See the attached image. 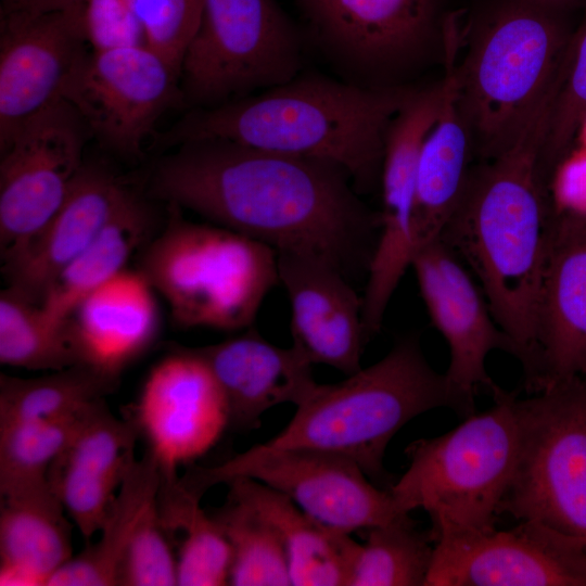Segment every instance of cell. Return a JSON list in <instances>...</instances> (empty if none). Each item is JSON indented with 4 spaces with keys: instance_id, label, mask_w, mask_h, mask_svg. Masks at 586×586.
Returning a JSON list of instances; mask_svg holds the SVG:
<instances>
[{
    "instance_id": "2e32d148",
    "label": "cell",
    "mask_w": 586,
    "mask_h": 586,
    "mask_svg": "<svg viewBox=\"0 0 586 586\" xmlns=\"http://www.w3.org/2000/svg\"><path fill=\"white\" fill-rule=\"evenodd\" d=\"M131 420L160 470L177 472L220 438L228 409L206 364L190 347H176L149 372Z\"/></svg>"
},
{
    "instance_id": "83f0119b",
    "label": "cell",
    "mask_w": 586,
    "mask_h": 586,
    "mask_svg": "<svg viewBox=\"0 0 586 586\" xmlns=\"http://www.w3.org/2000/svg\"><path fill=\"white\" fill-rule=\"evenodd\" d=\"M161 481L157 460L148 450L136 460L120 484L99 538L74 555L46 586L116 585L123 556L146 510L154 504Z\"/></svg>"
},
{
    "instance_id": "7402d4cb",
    "label": "cell",
    "mask_w": 586,
    "mask_h": 586,
    "mask_svg": "<svg viewBox=\"0 0 586 586\" xmlns=\"http://www.w3.org/2000/svg\"><path fill=\"white\" fill-rule=\"evenodd\" d=\"M225 397L228 429L250 431L270 408L302 404L317 383L311 364L292 345L276 346L255 329L217 344L192 347Z\"/></svg>"
},
{
    "instance_id": "8d00e7d4",
    "label": "cell",
    "mask_w": 586,
    "mask_h": 586,
    "mask_svg": "<svg viewBox=\"0 0 586 586\" xmlns=\"http://www.w3.org/2000/svg\"><path fill=\"white\" fill-rule=\"evenodd\" d=\"M116 585H177V558L161 522L156 499L143 514L120 561Z\"/></svg>"
},
{
    "instance_id": "3957f363",
    "label": "cell",
    "mask_w": 586,
    "mask_h": 586,
    "mask_svg": "<svg viewBox=\"0 0 586 586\" xmlns=\"http://www.w3.org/2000/svg\"><path fill=\"white\" fill-rule=\"evenodd\" d=\"M413 91L298 74L258 94L193 109L164 143L219 139L323 160L343 167L356 190H368L381 176L388 126Z\"/></svg>"
},
{
    "instance_id": "603a6c76",
    "label": "cell",
    "mask_w": 586,
    "mask_h": 586,
    "mask_svg": "<svg viewBox=\"0 0 586 586\" xmlns=\"http://www.w3.org/2000/svg\"><path fill=\"white\" fill-rule=\"evenodd\" d=\"M157 295L138 268H126L84 296L66 318L79 361L119 379L160 333Z\"/></svg>"
},
{
    "instance_id": "484cf974",
    "label": "cell",
    "mask_w": 586,
    "mask_h": 586,
    "mask_svg": "<svg viewBox=\"0 0 586 586\" xmlns=\"http://www.w3.org/2000/svg\"><path fill=\"white\" fill-rule=\"evenodd\" d=\"M227 485L278 532L293 586H348L359 545L349 533L318 522L286 496L253 479L238 477Z\"/></svg>"
},
{
    "instance_id": "8992f818",
    "label": "cell",
    "mask_w": 586,
    "mask_h": 586,
    "mask_svg": "<svg viewBox=\"0 0 586 586\" xmlns=\"http://www.w3.org/2000/svg\"><path fill=\"white\" fill-rule=\"evenodd\" d=\"M493 406L467 417L451 431L412 442L409 467L393 483L396 509H423L433 542L496 528L520 450L518 393L497 386Z\"/></svg>"
},
{
    "instance_id": "7a4b0ae2",
    "label": "cell",
    "mask_w": 586,
    "mask_h": 586,
    "mask_svg": "<svg viewBox=\"0 0 586 586\" xmlns=\"http://www.w3.org/2000/svg\"><path fill=\"white\" fill-rule=\"evenodd\" d=\"M553 95L550 88L509 149L470 168L440 238L469 266L518 345L527 390L538 375L535 319L552 218L538 158Z\"/></svg>"
},
{
    "instance_id": "52a82bcc",
    "label": "cell",
    "mask_w": 586,
    "mask_h": 586,
    "mask_svg": "<svg viewBox=\"0 0 586 586\" xmlns=\"http://www.w3.org/2000/svg\"><path fill=\"white\" fill-rule=\"evenodd\" d=\"M165 226L140 251L138 269L180 328H251L279 281L271 246L215 224L183 218L168 204Z\"/></svg>"
},
{
    "instance_id": "ba28073f",
    "label": "cell",
    "mask_w": 586,
    "mask_h": 586,
    "mask_svg": "<svg viewBox=\"0 0 586 586\" xmlns=\"http://www.w3.org/2000/svg\"><path fill=\"white\" fill-rule=\"evenodd\" d=\"M518 413L519 457L499 514L542 523L586 552V378L519 398Z\"/></svg>"
},
{
    "instance_id": "f546056e",
    "label": "cell",
    "mask_w": 586,
    "mask_h": 586,
    "mask_svg": "<svg viewBox=\"0 0 586 586\" xmlns=\"http://www.w3.org/2000/svg\"><path fill=\"white\" fill-rule=\"evenodd\" d=\"M119 379L79 362L37 378L0 374V426L71 417L105 399Z\"/></svg>"
},
{
    "instance_id": "836d02e7",
    "label": "cell",
    "mask_w": 586,
    "mask_h": 586,
    "mask_svg": "<svg viewBox=\"0 0 586 586\" xmlns=\"http://www.w3.org/2000/svg\"><path fill=\"white\" fill-rule=\"evenodd\" d=\"M138 436L132 420L118 419L105 399L98 400L77 415L65 447L51 466L124 480L136 461Z\"/></svg>"
},
{
    "instance_id": "74e56055",
    "label": "cell",
    "mask_w": 586,
    "mask_h": 586,
    "mask_svg": "<svg viewBox=\"0 0 586 586\" xmlns=\"http://www.w3.org/2000/svg\"><path fill=\"white\" fill-rule=\"evenodd\" d=\"M145 46L180 77L186 49L200 23L203 0H132Z\"/></svg>"
},
{
    "instance_id": "30bf717a",
    "label": "cell",
    "mask_w": 586,
    "mask_h": 586,
    "mask_svg": "<svg viewBox=\"0 0 586 586\" xmlns=\"http://www.w3.org/2000/svg\"><path fill=\"white\" fill-rule=\"evenodd\" d=\"M249 477L283 494L318 522L352 534L399 514L388 489L374 484L354 461L331 453L255 445L214 467H193L182 485L202 498L213 486Z\"/></svg>"
},
{
    "instance_id": "4fadbf2b",
    "label": "cell",
    "mask_w": 586,
    "mask_h": 586,
    "mask_svg": "<svg viewBox=\"0 0 586 586\" xmlns=\"http://www.w3.org/2000/svg\"><path fill=\"white\" fill-rule=\"evenodd\" d=\"M298 1L320 48L353 84L385 87L433 38L436 0Z\"/></svg>"
},
{
    "instance_id": "60d3db41",
    "label": "cell",
    "mask_w": 586,
    "mask_h": 586,
    "mask_svg": "<svg viewBox=\"0 0 586 586\" xmlns=\"http://www.w3.org/2000/svg\"><path fill=\"white\" fill-rule=\"evenodd\" d=\"M84 0H23V7L33 14L78 9Z\"/></svg>"
},
{
    "instance_id": "277c9868",
    "label": "cell",
    "mask_w": 586,
    "mask_h": 586,
    "mask_svg": "<svg viewBox=\"0 0 586 586\" xmlns=\"http://www.w3.org/2000/svg\"><path fill=\"white\" fill-rule=\"evenodd\" d=\"M436 408L469 417L474 398L459 392L428 362L418 335L399 339L379 361L334 384H318L271 440L275 447H302L345 457L386 489L383 466L394 435L413 418Z\"/></svg>"
},
{
    "instance_id": "6da1fadb",
    "label": "cell",
    "mask_w": 586,
    "mask_h": 586,
    "mask_svg": "<svg viewBox=\"0 0 586 586\" xmlns=\"http://www.w3.org/2000/svg\"><path fill=\"white\" fill-rule=\"evenodd\" d=\"M353 186L332 162L206 139L164 156L150 193L277 253L324 259L349 280L368 271L380 232Z\"/></svg>"
},
{
    "instance_id": "9c48e42d",
    "label": "cell",
    "mask_w": 586,
    "mask_h": 586,
    "mask_svg": "<svg viewBox=\"0 0 586 586\" xmlns=\"http://www.w3.org/2000/svg\"><path fill=\"white\" fill-rule=\"evenodd\" d=\"M303 47L275 0H203L181 64L183 100L216 106L300 74Z\"/></svg>"
},
{
    "instance_id": "d4e9b609",
    "label": "cell",
    "mask_w": 586,
    "mask_h": 586,
    "mask_svg": "<svg viewBox=\"0 0 586 586\" xmlns=\"http://www.w3.org/2000/svg\"><path fill=\"white\" fill-rule=\"evenodd\" d=\"M0 497V585H46L74 556L62 502L48 479Z\"/></svg>"
},
{
    "instance_id": "4316f807",
    "label": "cell",
    "mask_w": 586,
    "mask_h": 586,
    "mask_svg": "<svg viewBox=\"0 0 586 586\" xmlns=\"http://www.w3.org/2000/svg\"><path fill=\"white\" fill-rule=\"evenodd\" d=\"M155 227L152 208L133 192L51 283L41 302L47 315L55 322H64L84 296L126 269L132 255L157 232Z\"/></svg>"
},
{
    "instance_id": "cb8c5ba5",
    "label": "cell",
    "mask_w": 586,
    "mask_h": 586,
    "mask_svg": "<svg viewBox=\"0 0 586 586\" xmlns=\"http://www.w3.org/2000/svg\"><path fill=\"white\" fill-rule=\"evenodd\" d=\"M444 47L445 93L437 118L423 141L417 167L411 217L413 255L441 238L459 203L470 170L469 163L474 155L470 132L457 104L455 64L458 38L446 36Z\"/></svg>"
},
{
    "instance_id": "ac0fdd59",
    "label": "cell",
    "mask_w": 586,
    "mask_h": 586,
    "mask_svg": "<svg viewBox=\"0 0 586 586\" xmlns=\"http://www.w3.org/2000/svg\"><path fill=\"white\" fill-rule=\"evenodd\" d=\"M0 151L33 115L60 98L62 84L87 50L80 8L33 14L2 11Z\"/></svg>"
},
{
    "instance_id": "9a60e30c",
    "label": "cell",
    "mask_w": 586,
    "mask_h": 586,
    "mask_svg": "<svg viewBox=\"0 0 586 586\" xmlns=\"http://www.w3.org/2000/svg\"><path fill=\"white\" fill-rule=\"evenodd\" d=\"M445 82L415 90L386 131L381 168L380 232L368 268L362 296V321L379 332L388 302L411 265V217L416 175L423 141L435 123Z\"/></svg>"
},
{
    "instance_id": "d6986e66",
    "label": "cell",
    "mask_w": 586,
    "mask_h": 586,
    "mask_svg": "<svg viewBox=\"0 0 586 586\" xmlns=\"http://www.w3.org/2000/svg\"><path fill=\"white\" fill-rule=\"evenodd\" d=\"M533 392L586 378V212L552 213L535 319Z\"/></svg>"
},
{
    "instance_id": "7c38bea8",
    "label": "cell",
    "mask_w": 586,
    "mask_h": 586,
    "mask_svg": "<svg viewBox=\"0 0 586 586\" xmlns=\"http://www.w3.org/2000/svg\"><path fill=\"white\" fill-rule=\"evenodd\" d=\"M90 136L79 114L60 97L28 118L0 151L1 262L56 213L85 164Z\"/></svg>"
},
{
    "instance_id": "5b68a950",
    "label": "cell",
    "mask_w": 586,
    "mask_h": 586,
    "mask_svg": "<svg viewBox=\"0 0 586 586\" xmlns=\"http://www.w3.org/2000/svg\"><path fill=\"white\" fill-rule=\"evenodd\" d=\"M553 8L535 0L502 4L455 64L457 104L481 161L518 140L555 81L572 33Z\"/></svg>"
},
{
    "instance_id": "f1b7e54d",
    "label": "cell",
    "mask_w": 586,
    "mask_h": 586,
    "mask_svg": "<svg viewBox=\"0 0 586 586\" xmlns=\"http://www.w3.org/2000/svg\"><path fill=\"white\" fill-rule=\"evenodd\" d=\"M189 492L178 473H161L156 508L173 546H177V585L229 584L231 548L217 521Z\"/></svg>"
},
{
    "instance_id": "1f68e13d",
    "label": "cell",
    "mask_w": 586,
    "mask_h": 586,
    "mask_svg": "<svg viewBox=\"0 0 586 586\" xmlns=\"http://www.w3.org/2000/svg\"><path fill=\"white\" fill-rule=\"evenodd\" d=\"M348 586H425L434 542L417 527L409 513L364 531Z\"/></svg>"
},
{
    "instance_id": "e575fe53",
    "label": "cell",
    "mask_w": 586,
    "mask_h": 586,
    "mask_svg": "<svg viewBox=\"0 0 586 586\" xmlns=\"http://www.w3.org/2000/svg\"><path fill=\"white\" fill-rule=\"evenodd\" d=\"M558 78L538 158L539 174L546 183L570 154L586 124V20L571 35Z\"/></svg>"
},
{
    "instance_id": "b9f144b4",
    "label": "cell",
    "mask_w": 586,
    "mask_h": 586,
    "mask_svg": "<svg viewBox=\"0 0 586 586\" xmlns=\"http://www.w3.org/2000/svg\"><path fill=\"white\" fill-rule=\"evenodd\" d=\"M535 1H538V2H542V3L548 4V5L555 7V4H557V3H564V2H569V1H573V0H535Z\"/></svg>"
},
{
    "instance_id": "44dd1931",
    "label": "cell",
    "mask_w": 586,
    "mask_h": 586,
    "mask_svg": "<svg viewBox=\"0 0 586 586\" xmlns=\"http://www.w3.org/2000/svg\"><path fill=\"white\" fill-rule=\"evenodd\" d=\"M132 194L109 169L84 164L51 219L18 252L1 262L8 286L41 304L59 273Z\"/></svg>"
},
{
    "instance_id": "8fae6325",
    "label": "cell",
    "mask_w": 586,
    "mask_h": 586,
    "mask_svg": "<svg viewBox=\"0 0 586 586\" xmlns=\"http://www.w3.org/2000/svg\"><path fill=\"white\" fill-rule=\"evenodd\" d=\"M180 77L145 44L86 50L65 77L60 97L107 149L138 156L162 114L182 101Z\"/></svg>"
},
{
    "instance_id": "5bb4252c",
    "label": "cell",
    "mask_w": 586,
    "mask_h": 586,
    "mask_svg": "<svg viewBox=\"0 0 586 586\" xmlns=\"http://www.w3.org/2000/svg\"><path fill=\"white\" fill-rule=\"evenodd\" d=\"M425 586H586V552L530 520L434 542Z\"/></svg>"
},
{
    "instance_id": "e0dca14e",
    "label": "cell",
    "mask_w": 586,
    "mask_h": 586,
    "mask_svg": "<svg viewBox=\"0 0 586 586\" xmlns=\"http://www.w3.org/2000/svg\"><path fill=\"white\" fill-rule=\"evenodd\" d=\"M410 267L431 322L448 345V381L473 398L480 386L492 393L498 385L486 370L488 354L502 351L520 360L521 353L495 321L482 289L441 239L419 249Z\"/></svg>"
},
{
    "instance_id": "ffe728a7",
    "label": "cell",
    "mask_w": 586,
    "mask_h": 586,
    "mask_svg": "<svg viewBox=\"0 0 586 586\" xmlns=\"http://www.w3.org/2000/svg\"><path fill=\"white\" fill-rule=\"evenodd\" d=\"M278 275L290 301L292 345L311 365L358 371L368 337L362 298L349 280L324 259L289 252L278 253Z\"/></svg>"
},
{
    "instance_id": "d590c367",
    "label": "cell",
    "mask_w": 586,
    "mask_h": 586,
    "mask_svg": "<svg viewBox=\"0 0 586 586\" xmlns=\"http://www.w3.org/2000/svg\"><path fill=\"white\" fill-rule=\"evenodd\" d=\"M78 413L0 426V494L48 479L49 467L65 447Z\"/></svg>"
},
{
    "instance_id": "f35d334b",
    "label": "cell",
    "mask_w": 586,
    "mask_h": 586,
    "mask_svg": "<svg viewBox=\"0 0 586 586\" xmlns=\"http://www.w3.org/2000/svg\"><path fill=\"white\" fill-rule=\"evenodd\" d=\"M48 481L87 543L99 533L124 480L50 466Z\"/></svg>"
},
{
    "instance_id": "ab89813d",
    "label": "cell",
    "mask_w": 586,
    "mask_h": 586,
    "mask_svg": "<svg viewBox=\"0 0 586 586\" xmlns=\"http://www.w3.org/2000/svg\"><path fill=\"white\" fill-rule=\"evenodd\" d=\"M80 23L91 50L145 44L132 0H84Z\"/></svg>"
},
{
    "instance_id": "4dcf8cb0",
    "label": "cell",
    "mask_w": 586,
    "mask_h": 586,
    "mask_svg": "<svg viewBox=\"0 0 586 586\" xmlns=\"http://www.w3.org/2000/svg\"><path fill=\"white\" fill-rule=\"evenodd\" d=\"M0 362L27 370L56 371L79 364L67 322H55L11 286L0 293Z\"/></svg>"
},
{
    "instance_id": "d6a6232c",
    "label": "cell",
    "mask_w": 586,
    "mask_h": 586,
    "mask_svg": "<svg viewBox=\"0 0 586 586\" xmlns=\"http://www.w3.org/2000/svg\"><path fill=\"white\" fill-rule=\"evenodd\" d=\"M211 514L231 548L230 585H292L278 532L251 504L229 488L225 504Z\"/></svg>"
}]
</instances>
